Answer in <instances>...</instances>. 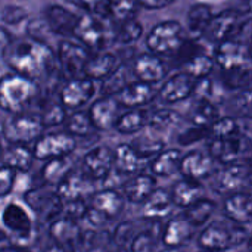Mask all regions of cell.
<instances>
[{
	"instance_id": "cell-19",
	"label": "cell",
	"mask_w": 252,
	"mask_h": 252,
	"mask_svg": "<svg viewBox=\"0 0 252 252\" xmlns=\"http://www.w3.org/2000/svg\"><path fill=\"white\" fill-rule=\"evenodd\" d=\"M134 213L143 221L164 223L174 213H177V208L173 204L167 186L159 183L158 188L152 192V195Z\"/></svg>"
},
{
	"instance_id": "cell-6",
	"label": "cell",
	"mask_w": 252,
	"mask_h": 252,
	"mask_svg": "<svg viewBox=\"0 0 252 252\" xmlns=\"http://www.w3.org/2000/svg\"><path fill=\"white\" fill-rule=\"evenodd\" d=\"M16 196L28 207L41 227H46L52 220L62 214V201L52 186L31 183Z\"/></svg>"
},
{
	"instance_id": "cell-50",
	"label": "cell",
	"mask_w": 252,
	"mask_h": 252,
	"mask_svg": "<svg viewBox=\"0 0 252 252\" xmlns=\"http://www.w3.org/2000/svg\"><path fill=\"white\" fill-rule=\"evenodd\" d=\"M18 173L3 164H0V202L16 196Z\"/></svg>"
},
{
	"instance_id": "cell-14",
	"label": "cell",
	"mask_w": 252,
	"mask_h": 252,
	"mask_svg": "<svg viewBox=\"0 0 252 252\" xmlns=\"http://www.w3.org/2000/svg\"><path fill=\"white\" fill-rule=\"evenodd\" d=\"M217 167L219 165L214 162L205 148L196 146L183 151L179 165V176L207 185V182L216 173Z\"/></svg>"
},
{
	"instance_id": "cell-39",
	"label": "cell",
	"mask_w": 252,
	"mask_h": 252,
	"mask_svg": "<svg viewBox=\"0 0 252 252\" xmlns=\"http://www.w3.org/2000/svg\"><path fill=\"white\" fill-rule=\"evenodd\" d=\"M161 229L162 223L155 221H143L137 229L136 235L133 236L128 252H158L161 245Z\"/></svg>"
},
{
	"instance_id": "cell-4",
	"label": "cell",
	"mask_w": 252,
	"mask_h": 252,
	"mask_svg": "<svg viewBox=\"0 0 252 252\" xmlns=\"http://www.w3.org/2000/svg\"><path fill=\"white\" fill-rule=\"evenodd\" d=\"M40 96V86L19 74L10 72L0 78V112L13 115L32 109Z\"/></svg>"
},
{
	"instance_id": "cell-36",
	"label": "cell",
	"mask_w": 252,
	"mask_h": 252,
	"mask_svg": "<svg viewBox=\"0 0 252 252\" xmlns=\"http://www.w3.org/2000/svg\"><path fill=\"white\" fill-rule=\"evenodd\" d=\"M44 232L55 239L56 242L71 248L74 252V247L83 232V226L81 223L61 214L59 217H56L55 220H52L46 227H43Z\"/></svg>"
},
{
	"instance_id": "cell-59",
	"label": "cell",
	"mask_w": 252,
	"mask_h": 252,
	"mask_svg": "<svg viewBox=\"0 0 252 252\" xmlns=\"http://www.w3.org/2000/svg\"><path fill=\"white\" fill-rule=\"evenodd\" d=\"M195 250H177V248H161L158 252H193Z\"/></svg>"
},
{
	"instance_id": "cell-21",
	"label": "cell",
	"mask_w": 252,
	"mask_h": 252,
	"mask_svg": "<svg viewBox=\"0 0 252 252\" xmlns=\"http://www.w3.org/2000/svg\"><path fill=\"white\" fill-rule=\"evenodd\" d=\"M56 193L62 202L69 201H87L92 193L97 189V185L87 177L78 165H75L58 185H56Z\"/></svg>"
},
{
	"instance_id": "cell-47",
	"label": "cell",
	"mask_w": 252,
	"mask_h": 252,
	"mask_svg": "<svg viewBox=\"0 0 252 252\" xmlns=\"http://www.w3.org/2000/svg\"><path fill=\"white\" fill-rule=\"evenodd\" d=\"M250 84H251V66L223 71L221 74V86L229 92L250 89Z\"/></svg>"
},
{
	"instance_id": "cell-28",
	"label": "cell",
	"mask_w": 252,
	"mask_h": 252,
	"mask_svg": "<svg viewBox=\"0 0 252 252\" xmlns=\"http://www.w3.org/2000/svg\"><path fill=\"white\" fill-rule=\"evenodd\" d=\"M183 151L176 146H165L158 152L146 167V171L154 176L159 183L165 185L179 176V165Z\"/></svg>"
},
{
	"instance_id": "cell-22",
	"label": "cell",
	"mask_w": 252,
	"mask_h": 252,
	"mask_svg": "<svg viewBox=\"0 0 252 252\" xmlns=\"http://www.w3.org/2000/svg\"><path fill=\"white\" fill-rule=\"evenodd\" d=\"M219 214L235 224L252 227V190L236 192L219 199Z\"/></svg>"
},
{
	"instance_id": "cell-20",
	"label": "cell",
	"mask_w": 252,
	"mask_h": 252,
	"mask_svg": "<svg viewBox=\"0 0 252 252\" xmlns=\"http://www.w3.org/2000/svg\"><path fill=\"white\" fill-rule=\"evenodd\" d=\"M94 128L105 137H112L115 121L121 112V108L114 96H99L93 99L86 108Z\"/></svg>"
},
{
	"instance_id": "cell-57",
	"label": "cell",
	"mask_w": 252,
	"mask_h": 252,
	"mask_svg": "<svg viewBox=\"0 0 252 252\" xmlns=\"http://www.w3.org/2000/svg\"><path fill=\"white\" fill-rule=\"evenodd\" d=\"M0 252H35L31 247L16 245L10 242H1L0 244Z\"/></svg>"
},
{
	"instance_id": "cell-17",
	"label": "cell",
	"mask_w": 252,
	"mask_h": 252,
	"mask_svg": "<svg viewBox=\"0 0 252 252\" xmlns=\"http://www.w3.org/2000/svg\"><path fill=\"white\" fill-rule=\"evenodd\" d=\"M185 123L182 111L173 106H159L152 105L149 111V120L146 130L155 137L164 140L170 146V140L174 133Z\"/></svg>"
},
{
	"instance_id": "cell-53",
	"label": "cell",
	"mask_w": 252,
	"mask_h": 252,
	"mask_svg": "<svg viewBox=\"0 0 252 252\" xmlns=\"http://www.w3.org/2000/svg\"><path fill=\"white\" fill-rule=\"evenodd\" d=\"M75 6L87 10V13L96 15L99 18H111V10H109V0H69Z\"/></svg>"
},
{
	"instance_id": "cell-40",
	"label": "cell",
	"mask_w": 252,
	"mask_h": 252,
	"mask_svg": "<svg viewBox=\"0 0 252 252\" xmlns=\"http://www.w3.org/2000/svg\"><path fill=\"white\" fill-rule=\"evenodd\" d=\"M78 16L62 6H50L46 12V24L56 35H72Z\"/></svg>"
},
{
	"instance_id": "cell-51",
	"label": "cell",
	"mask_w": 252,
	"mask_h": 252,
	"mask_svg": "<svg viewBox=\"0 0 252 252\" xmlns=\"http://www.w3.org/2000/svg\"><path fill=\"white\" fill-rule=\"evenodd\" d=\"M142 34H143L142 24L139 21H136L134 18H131V19H127L123 22L121 28L115 34V40L123 44H130V43L139 40L142 37Z\"/></svg>"
},
{
	"instance_id": "cell-61",
	"label": "cell",
	"mask_w": 252,
	"mask_h": 252,
	"mask_svg": "<svg viewBox=\"0 0 252 252\" xmlns=\"http://www.w3.org/2000/svg\"><path fill=\"white\" fill-rule=\"evenodd\" d=\"M1 151H3V142L0 140V157H1Z\"/></svg>"
},
{
	"instance_id": "cell-45",
	"label": "cell",
	"mask_w": 252,
	"mask_h": 252,
	"mask_svg": "<svg viewBox=\"0 0 252 252\" xmlns=\"http://www.w3.org/2000/svg\"><path fill=\"white\" fill-rule=\"evenodd\" d=\"M128 143L133 146V149L148 162L158 154L161 152L165 146H168L164 140L155 137L154 134H151L146 128L143 131H140L139 134L127 139Z\"/></svg>"
},
{
	"instance_id": "cell-1",
	"label": "cell",
	"mask_w": 252,
	"mask_h": 252,
	"mask_svg": "<svg viewBox=\"0 0 252 252\" xmlns=\"http://www.w3.org/2000/svg\"><path fill=\"white\" fill-rule=\"evenodd\" d=\"M3 59L15 74L35 81L44 93H58L63 81L52 49L30 37L12 40L3 49Z\"/></svg>"
},
{
	"instance_id": "cell-49",
	"label": "cell",
	"mask_w": 252,
	"mask_h": 252,
	"mask_svg": "<svg viewBox=\"0 0 252 252\" xmlns=\"http://www.w3.org/2000/svg\"><path fill=\"white\" fill-rule=\"evenodd\" d=\"M211 18H213L211 7L205 3H198L192 6V9L188 13V27L193 34H202Z\"/></svg>"
},
{
	"instance_id": "cell-37",
	"label": "cell",
	"mask_w": 252,
	"mask_h": 252,
	"mask_svg": "<svg viewBox=\"0 0 252 252\" xmlns=\"http://www.w3.org/2000/svg\"><path fill=\"white\" fill-rule=\"evenodd\" d=\"M190 105L186 108V111L182 112L185 123L196 126V127H202V128H208L221 114H220V108L205 99H198V97H190Z\"/></svg>"
},
{
	"instance_id": "cell-11",
	"label": "cell",
	"mask_w": 252,
	"mask_h": 252,
	"mask_svg": "<svg viewBox=\"0 0 252 252\" xmlns=\"http://www.w3.org/2000/svg\"><path fill=\"white\" fill-rule=\"evenodd\" d=\"M97 93L96 83L87 77H77L63 80L58 89V99L61 105L68 111L86 109Z\"/></svg>"
},
{
	"instance_id": "cell-24",
	"label": "cell",
	"mask_w": 252,
	"mask_h": 252,
	"mask_svg": "<svg viewBox=\"0 0 252 252\" xmlns=\"http://www.w3.org/2000/svg\"><path fill=\"white\" fill-rule=\"evenodd\" d=\"M159 182L151 176L148 171L137 173L134 176H130L124 180L123 186L120 188L121 195L124 196L127 205L136 211L158 188Z\"/></svg>"
},
{
	"instance_id": "cell-5",
	"label": "cell",
	"mask_w": 252,
	"mask_h": 252,
	"mask_svg": "<svg viewBox=\"0 0 252 252\" xmlns=\"http://www.w3.org/2000/svg\"><path fill=\"white\" fill-rule=\"evenodd\" d=\"M208 193L217 199L227 195L252 190V162H236L217 167L213 177L207 182Z\"/></svg>"
},
{
	"instance_id": "cell-23",
	"label": "cell",
	"mask_w": 252,
	"mask_h": 252,
	"mask_svg": "<svg viewBox=\"0 0 252 252\" xmlns=\"http://www.w3.org/2000/svg\"><path fill=\"white\" fill-rule=\"evenodd\" d=\"M61 128L65 130L68 134H71L72 137H75L80 142L81 151L87 149L89 146L97 143L99 140H102L105 137L94 128L86 109L68 112Z\"/></svg>"
},
{
	"instance_id": "cell-2",
	"label": "cell",
	"mask_w": 252,
	"mask_h": 252,
	"mask_svg": "<svg viewBox=\"0 0 252 252\" xmlns=\"http://www.w3.org/2000/svg\"><path fill=\"white\" fill-rule=\"evenodd\" d=\"M0 230L6 242L34 250L41 226L28 207L18 196H12L0 202Z\"/></svg>"
},
{
	"instance_id": "cell-43",
	"label": "cell",
	"mask_w": 252,
	"mask_h": 252,
	"mask_svg": "<svg viewBox=\"0 0 252 252\" xmlns=\"http://www.w3.org/2000/svg\"><path fill=\"white\" fill-rule=\"evenodd\" d=\"M208 139V128L196 127L188 123H183L182 127L174 133L170 140V146L180 148L182 151L202 146Z\"/></svg>"
},
{
	"instance_id": "cell-33",
	"label": "cell",
	"mask_w": 252,
	"mask_h": 252,
	"mask_svg": "<svg viewBox=\"0 0 252 252\" xmlns=\"http://www.w3.org/2000/svg\"><path fill=\"white\" fill-rule=\"evenodd\" d=\"M0 164L15 170L18 174H31L37 167L32 149L22 143H3Z\"/></svg>"
},
{
	"instance_id": "cell-18",
	"label": "cell",
	"mask_w": 252,
	"mask_h": 252,
	"mask_svg": "<svg viewBox=\"0 0 252 252\" xmlns=\"http://www.w3.org/2000/svg\"><path fill=\"white\" fill-rule=\"evenodd\" d=\"M87 204L90 208L96 210L102 216H105L112 224L120 221L123 217H126L133 210L127 205L124 196L117 189H105L97 188L92 196L87 199ZM114 227V226H112Z\"/></svg>"
},
{
	"instance_id": "cell-10",
	"label": "cell",
	"mask_w": 252,
	"mask_h": 252,
	"mask_svg": "<svg viewBox=\"0 0 252 252\" xmlns=\"http://www.w3.org/2000/svg\"><path fill=\"white\" fill-rule=\"evenodd\" d=\"M46 128L40 118L32 112H21L13 115H4L3 142L4 143H22L32 145Z\"/></svg>"
},
{
	"instance_id": "cell-32",
	"label": "cell",
	"mask_w": 252,
	"mask_h": 252,
	"mask_svg": "<svg viewBox=\"0 0 252 252\" xmlns=\"http://www.w3.org/2000/svg\"><path fill=\"white\" fill-rule=\"evenodd\" d=\"M149 111L151 106L136 108V109H121L112 130V137L120 140H127L143 131L148 126Z\"/></svg>"
},
{
	"instance_id": "cell-26",
	"label": "cell",
	"mask_w": 252,
	"mask_h": 252,
	"mask_svg": "<svg viewBox=\"0 0 252 252\" xmlns=\"http://www.w3.org/2000/svg\"><path fill=\"white\" fill-rule=\"evenodd\" d=\"M112 167L123 177H130L146 171L148 161L133 149L128 140L115 139L112 146Z\"/></svg>"
},
{
	"instance_id": "cell-48",
	"label": "cell",
	"mask_w": 252,
	"mask_h": 252,
	"mask_svg": "<svg viewBox=\"0 0 252 252\" xmlns=\"http://www.w3.org/2000/svg\"><path fill=\"white\" fill-rule=\"evenodd\" d=\"M128 74L124 66H118L112 71L106 78L100 81L99 96H117L127 84H128Z\"/></svg>"
},
{
	"instance_id": "cell-42",
	"label": "cell",
	"mask_w": 252,
	"mask_h": 252,
	"mask_svg": "<svg viewBox=\"0 0 252 252\" xmlns=\"http://www.w3.org/2000/svg\"><path fill=\"white\" fill-rule=\"evenodd\" d=\"M118 66L120 65H118V59L115 58V55L109 52H100L94 55L93 58L87 59L84 69H83V77H87L93 81H102Z\"/></svg>"
},
{
	"instance_id": "cell-15",
	"label": "cell",
	"mask_w": 252,
	"mask_h": 252,
	"mask_svg": "<svg viewBox=\"0 0 252 252\" xmlns=\"http://www.w3.org/2000/svg\"><path fill=\"white\" fill-rule=\"evenodd\" d=\"M196 235L198 230L182 216L180 211H177L162 223L161 245L162 248L195 250Z\"/></svg>"
},
{
	"instance_id": "cell-30",
	"label": "cell",
	"mask_w": 252,
	"mask_h": 252,
	"mask_svg": "<svg viewBox=\"0 0 252 252\" xmlns=\"http://www.w3.org/2000/svg\"><path fill=\"white\" fill-rule=\"evenodd\" d=\"M157 87L143 81H130L117 96H114L121 109L149 108L155 103Z\"/></svg>"
},
{
	"instance_id": "cell-52",
	"label": "cell",
	"mask_w": 252,
	"mask_h": 252,
	"mask_svg": "<svg viewBox=\"0 0 252 252\" xmlns=\"http://www.w3.org/2000/svg\"><path fill=\"white\" fill-rule=\"evenodd\" d=\"M137 9H139V4L136 0H109L111 16H114L115 19L121 22L134 18V15L137 13Z\"/></svg>"
},
{
	"instance_id": "cell-54",
	"label": "cell",
	"mask_w": 252,
	"mask_h": 252,
	"mask_svg": "<svg viewBox=\"0 0 252 252\" xmlns=\"http://www.w3.org/2000/svg\"><path fill=\"white\" fill-rule=\"evenodd\" d=\"M34 251L35 252H72L71 248L56 242L55 239H52L46 232L44 229L41 227V232H40V236L34 245Z\"/></svg>"
},
{
	"instance_id": "cell-8",
	"label": "cell",
	"mask_w": 252,
	"mask_h": 252,
	"mask_svg": "<svg viewBox=\"0 0 252 252\" xmlns=\"http://www.w3.org/2000/svg\"><path fill=\"white\" fill-rule=\"evenodd\" d=\"M114 137H103L77 155L78 168L90 177L97 186L112 171V146Z\"/></svg>"
},
{
	"instance_id": "cell-3",
	"label": "cell",
	"mask_w": 252,
	"mask_h": 252,
	"mask_svg": "<svg viewBox=\"0 0 252 252\" xmlns=\"http://www.w3.org/2000/svg\"><path fill=\"white\" fill-rule=\"evenodd\" d=\"M252 244V227L235 224L220 214L204 226L195 241V250L210 252L239 251Z\"/></svg>"
},
{
	"instance_id": "cell-34",
	"label": "cell",
	"mask_w": 252,
	"mask_h": 252,
	"mask_svg": "<svg viewBox=\"0 0 252 252\" xmlns=\"http://www.w3.org/2000/svg\"><path fill=\"white\" fill-rule=\"evenodd\" d=\"M241 19L242 15L238 10L235 9L223 10L217 15H213L202 35L213 43H221L224 40H229L230 35L239 28Z\"/></svg>"
},
{
	"instance_id": "cell-12",
	"label": "cell",
	"mask_w": 252,
	"mask_h": 252,
	"mask_svg": "<svg viewBox=\"0 0 252 252\" xmlns=\"http://www.w3.org/2000/svg\"><path fill=\"white\" fill-rule=\"evenodd\" d=\"M106 18H99L92 13H84L78 16L72 35L84 46L87 50L99 52L106 47L109 40V27L106 24Z\"/></svg>"
},
{
	"instance_id": "cell-41",
	"label": "cell",
	"mask_w": 252,
	"mask_h": 252,
	"mask_svg": "<svg viewBox=\"0 0 252 252\" xmlns=\"http://www.w3.org/2000/svg\"><path fill=\"white\" fill-rule=\"evenodd\" d=\"M74 252H112L111 232L83 227Z\"/></svg>"
},
{
	"instance_id": "cell-60",
	"label": "cell",
	"mask_w": 252,
	"mask_h": 252,
	"mask_svg": "<svg viewBox=\"0 0 252 252\" xmlns=\"http://www.w3.org/2000/svg\"><path fill=\"white\" fill-rule=\"evenodd\" d=\"M193 252H210V251H199V250H195ZM233 252H252L251 245L250 247H245V248H242V250H239V251H233Z\"/></svg>"
},
{
	"instance_id": "cell-46",
	"label": "cell",
	"mask_w": 252,
	"mask_h": 252,
	"mask_svg": "<svg viewBox=\"0 0 252 252\" xmlns=\"http://www.w3.org/2000/svg\"><path fill=\"white\" fill-rule=\"evenodd\" d=\"M214 66H216V63L211 56H208L207 53H196L188 59L183 71L188 72L189 75H192L193 78L201 80V78L210 77Z\"/></svg>"
},
{
	"instance_id": "cell-27",
	"label": "cell",
	"mask_w": 252,
	"mask_h": 252,
	"mask_svg": "<svg viewBox=\"0 0 252 252\" xmlns=\"http://www.w3.org/2000/svg\"><path fill=\"white\" fill-rule=\"evenodd\" d=\"M165 186L168 189V193H170L177 211H182V210L188 208L189 205H192L193 202L199 201L201 198L210 195L205 183L185 179L180 176H177L171 182L165 183Z\"/></svg>"
},
{
	"instance_id": "cell-25",
	"label": "cell",
	"mask_w": 252,
	"mask_h": 252,
	"mask_svg": "<svg viewBox=\"0 0 252 252\" xmlns=\"http://www.w3.org/2000/svg\"><path fill=\"white\" fill-rule=\"evenodd\" d=\"M213 59L214 63L221 68V71H232L244 66H251L250 47L233 38L219 43Z\"/></svg>"
},
{
	"instance_id": "cell-56",
	"label": "cell",
	"mask_w": 252,
	"mask_h": 252,
	"mask_svg": "<svg viewBox=\"0 0 252 252\" xmlns=\"http://www.w3.org/2000/svg\"><path fill=\"white\" fill-rule=\"evenodd\" d=\"M139 6L146 9H162L174 3L176 0H136Z\"/></svg>"
},
{
	"instance_id": "cell-44",
	"label": "cell",
	"mask_w": 252,
	"mask_h": 252,
	"mask_svg": "<svg viewBox=\"0 0 252 252\" xmlns=\"http://www.w3.org/2000/svg\"><path fill=\"white\" fill-rule=\"evenodd\" d=\"M220 114L233 118H251V89L238 90L232 96L227 94L223 105L220 106Z\"/></svg>"
},
{
	"instance_id": "cell-13",
	"label": "cell",
	"mask_w": 252,
	"mask_h": 252,
	"mask_svg": "<svg viewBox=\"0 0 252 252\" xmlns=\"http://www.w3.org/2000/svg\"><path fill=\"white\" fill-rule=\"evenodd\" d=\"M196 81V78H193L185 71H179L170 75L157 90L155 103H158L159 106L176 108V105L188 102L193 96Z\"/></svg>"
},
{
	"instance_id": "cell-9",
	"label": "cell",
	"mask_w": 252,
	"mask_h": 252,
	"mask_svg": "<svg viewBox=\"0 0 252 252\" xmlns=\"http://www.w3.org/2000/svg\"><path fill=\"white\" fill-rule=\"evenodd\" d=\"M202 146L219 167L252 162V137L239 134L226 139H207Z\"/></svg>"
},
{
	"instance_id": "cell-38",
	"label": "cell",
	"mask_w": 252,
	"mask_h": 252,
	"mask_svg": "<svg viewBox=\"0 0 252 252\" xmlns=\"http://www.w3.org/2000/svg\"><path fill=\"white\" fill-rule=\"evenodd\" d=\"M180 213L199 232L204 226H207L213 219L219 216V199L207 195L188 208L182 210Z\"/></svg>"
},
{
	"instance_id": "cell-16",
	"label": "cell",
	"mask_w": 252,
	"mask_h": 252,
	"mask_svg": "<svg viewBox=\"0 0 252 252\" xmlns=\"http://www.w3.org/2000/svg\"><path fill=\"white\" fill-rule=\"evenodd\" d=\"M146 46L154 55H168L183 46V27L177 21L157 24L146 37Z\"/></svg>"
},
{
	"instance_id": "cell-7",
	"label": "cell",
	"mask_w": 252,
	"mask_h": 252,
	"mask_svg": "<svg viewBox=\"0 0 252 252\" xmlns=\"http://www.w3.org/2000/svg\"><path fill=\"white\" fill-rule=\"evenodd\" d=\"M31 149L37 162L77 157L81 152L80 142L62 128L46 130L31 145Z\"/></svg>"
},
{
	"instance_id": "cell-58",
	"label": "cell",
	"mask_w": 252,
	"mask_h": 252,
	"mask_svg": "<svg viewBox=\"0 0 252 252\" xmlns=\"http://www.w3.org/2000/svg\"><path fill=\"white\" fill-rule=\"evenodd\" d=\"M12 40H13V38H12L10 32H9L3 25H0V49L3 50Z\"/></svg>"
},
{
	"instance_id": "cell-29",
	"label": "cell",
	"mask_w": 252,
	"mask_h": 252,
	"mask_svg": "<svg viewBox=\"0 0 252 252\" xmlns=\"http://www.w3.org/2000/svg\"><path fill=\"white\" fill-rule=\"evenodd\" d=\"M58 58H59L61 74L63 80H68V78L83 77L84 65L90 56L87 53V49L80 43L62 41L58 49Z\"/></svg>"
},
{
	"instance_id": "cell-55",
	"label": "cell",
	"mask_w": 252,
	"mask_h": 252,
	"mask_svg": "<svg viewBox=\"0 0 252 252\" xmlns=\"http://www.w3.org/2000/svg\"><path fill=\"white\" fill-rule=\"evenodd\" d=\"M25 18H27V12L24 7H19V6H7L1 12V21L9 25L19 24Z\"/></svg>"
},
{
	"instance_id": "cell-35",
	"label": "cell",
	"mask_w": 252,
	"mask_h": 252,
	"mask_svg": "<svg viewBox=\"0 0 252 252\" xmlns=\"http://www.w3.org/2000/svg\"><path fill=\"white\" fill-rule=\"evenodd\" d=\"M133 74L137 81L157 86L167 78V66L158 55L142 53L133 63Z\"/></svg>"
},
{
	"instance_id": "cell-31",
	"label": "cell",
	"mask_w": 252,
	"mask_h": 252,
	"mask_svg": "<svg viewBox=\"0 0 252 252\" xmlns=\"http://www.w3.org/2000/svg\"><path fill=\"white\" fill-rule=\"evenodd\" d=\"M77 165V157L49 159L38 162L34 171L31 173L32 183H40L46 186L56 188V185Z\"/></svg>"
}]
</instances>
